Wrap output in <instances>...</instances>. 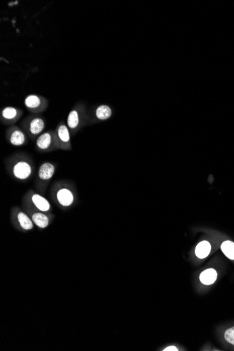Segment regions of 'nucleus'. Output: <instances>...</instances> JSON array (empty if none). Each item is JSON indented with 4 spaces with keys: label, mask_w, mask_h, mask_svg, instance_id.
Returning a JSON list of instances; mask_svg holds the SVG:
<instances>
[{
    "label": "nucleus",
    "mask_w": 234,
    "mask_h": 351,
    "mask_svg": "<svg viewBox=\"0 0 234 351\" xmlns=\"http://www.w3.org/2000/svg\"><path fill=\"white\" fill-rule=\"evenodd\" d=\"M7 171L10 176L19 181L29 180L33 174V161L26 154L17 153L6 161Z\"/></svg>",
    "instance_id": "1"
},
{
    "label": "nucleus",
    "mask_w": 234,
    "mask_h": 351,
    "mask_svg": "<svg viewBox=\"0 0 234 351\" xmlns=\"http://www.w3.org/2000/svg\"><path fill=\"white\" fill-rule=\"evenodd\" d=\"M89 119V114L85 104H76L72 110L69 112L67 119V126L71 135H76L80 129L87 125Z\"/></svg>",
    "instance_id": "2"
},
{
    "label": "nucleus",
    "mask_w": 234,
    "mask_h": 351,
    "mask_svg": "<svg viewBox=\"0 0 234 351\" xmlns=\"http://www.w3.org/2000/svg\"><path fill=\"white\" fill-rule=\"evenodd\" d=\"M46 128V121L43 116L39 114H31L23 120L21 128L33 141L44 132Z\"/></svg>",
    "instance_id": "3"
},
{
    "label": "nucleus",
    "mask_w": 234,
    "mask_h": 351,
    "mask_svg": "<svg viewBox=\"0 0 234 351\" xmlns=\"http://www.w3.org/2000/svg\"><path fill=\"white\" fill-rule=\"evenodd\" d=\"M35 146L37 151L42 153H47L59 150L55 130H47L41 134L36 139Z\"/></svg>",
    "instance_id": "4"
},
{
    "label": "nucleus",
    "mask_w": 234,
    "mask_h": 351,
    "mask_svg": "<svg viewBox=\"0 0 234 351\" xmlns=\"http://www.w3.org/2000/svg\"><path fill=\"white\" fill-rule=\"evenodd\" d=\"M55 190V198L57 201L62 207L71 206L74 201V193L72 187L65 182H58L54 186Z\"/></svg>",
    "instance_id": "5"
},
{
    "label": "nucleus",
    "mask_w": 234,
    "mask_h": 351,
    "mask_svg": "<svg viewBox=\"0 0 234 351\" xmlns=\"http://www.w3.org/2000/svg\"><path fill=\"white\" fill-rule=\"evenodd\" d=\"M24 105L31 114H39L44 112L49 107V101L45 97L40 95L31 94L26 96Z\"/></svg>",
    "instance_id": "6"
},
{
    "label": "nucleus",
    "mask_w": 234,
    "mask_h": 351,
    "mask_svg": "<svg viewBox=\"0 0 234 351\" xmlns=\"http://www.w3.org/2000/svg\"><path fill=\"white\" fill-rule=\"evenodd\" d=\"M55 136L58 142V149L64 151L72 150L71 133L68 127L63 121H60L55 129Z\"/></svg>",
    "instance_id": "7"
},
{
    "label": "nucleus",
    "mask_w": 234,
    "mask_h": 351,
    "mask_svg": "<svg viewBox=\"0 0 234 351\" xmlns=\"http://www.w3.org/2000/svg\"><path fill=\"white\" fill-rule=\"evenodd\" d=\"M55 173V166L51 162H44L39 166L36 184L39 188H46Z\"/></svg>",
    "instance_id": "8"
},
{
    "label": "nucleus",
    "mask_w": 234,
    "mask_h": 351,
    "mask_svg": "<svg viewBox=\"0 0 234 351\" xmlns=\"http://www.w3.org/2000/svg\"><path fill=\"white\" fill-rule=\"evenodd\" d=\"M5 137L7 142L13 146H23L28 143V136L24 130L14 125L7 128Z\"/></svg>",
    "instance_id": "9"
},
{
    "label": "nucleus",
    "mask_w": 234,
    "mask_h": 351,
    "mask_svg": "<svg viewBox=\"0 0 234 351\" xmlns=\"http://www.w3.org/2000/svg\"><path fill=\"white\" fill-rule=\"evenodd\" d=\"M23 112L17 107H5L0 112V121L5 126H14L21 117Z\"/></svg>",
    "instance_id": "10"
},
{
    "label": "nucleus",
    "mask_w": 234,
    "mask_h": 351,
    "mask_svg": "<svg viewBox=\"0 0 234 351\" xmlns=\"http://www.w3.org/2000/svg\"><path fill=\"white\" fill-rule=\"evenodd\" d=\"M29 193L30 201L34 206L36 207L40 212H49L51 208V205L45 197L42 196L39 193L34 192V191H30Z\"/></svg>",
    "instance_id": "11"
},
{
    "label": "nucleus",
    "mask_w": 234,
    "mask_h": 351,
    "mask_svg": "<svg viewBox=\"0 0 234 351\" xmlns=\"http://www.w3.org/2000/svg\"><path fill=\"white\" fill-rule=\"evenodd\" d=\"M17 221L19 223V227L23 230L30 231L34 228V223L31 218L26 214L23 211H19L15 215Z\"/></svg>",
    "instance_id": "12"
},
{
    "label": "nucleus",
    "mask_w": 234,
    "mask_h": 351,
    "mask_svg": "<svg viewBox=\"0 0 234 351\" xmlns=\"http://www.w3.org/2000/svg\"><path fill=\"white\" fill-rule=\"evenodd\" d=\"M31 219L34 224L40 229H45L50 224L49 217L43 212L34 213L31 215Z\"/></svg>",
    "instance_id": "13"
},
{
    "label": "nucleus",
    "mask_w": 234,
    "mask_h": 351,
    "mask_svg": "<svg viewBox=\"0 0 234 351\" xmlns=\"http://www.w3.org/2000/svg\"><path fill=\"white\" fill-rule=\"evenodd\" d=\"M217 273L213 268H208L205 271L202 272L200 275V280L202 284L210 286L213 284L217 280Z\"/></svg>",
    "instance_id": "14"
},
{
    "label": "nucleus",
    "mask_w": 234,
    "mask_h": 351,
    "mask_svg": "<svg viewBox=\"0 0 234 351\" xmlns=\"http://www.w3.org/2000/svg\"><path fill=\"white\" fill-rule=\"evenodd\" d=\"M112 111L110 107L106 105H102L98 106L94 112V116L99 121H105L108 119L112 116Z\"/></svg>",
    "instance_id": "15"
},
{
    "label": "nucleus",
    "mask_w": 234,
    "mask_h": 351,
    "mask_svg": "<svg viewBox=\"0 0 234 351\" xmlns=\"http://www.w3.org/2000/svg\"><path fill=\"white\" fill-rule=\"evenodd\" d=\"M211 250V245L208 241H202L198 243L195 250L196 255L200 259L208 257Z\"/></svg>",
    "instance_id": "16"
},
{
    "label": "nucleus",
    "mask_w": 234,
    "mask_h": 351,
    "mask_svg": "<svg viewBox=\"0 0 234 351\" xmlns=\"http://www.w3.org/2000/svg\"><path fill=\"white\" fill-rule=\"evenodd\" d=\"M221 249L228 259H234V243L233 242L224 241L221 245Z\"/></svg>",
    "instance_id": "17"
},
{
    "label": "nucleus",
    "mask_w": 234,
    "mask_h": 351,
    "mask_svg": "<svg viewBox=\"0 0 234 351\" xmlns=\"http://www.w3.org/2000/svg\"><path fill=\"white\" fill-rule=\"evenodd\" d=\"M224 338L228 343L234 345V327L228 329L225 332Z\"/></svg>",
    "instance_id": "18"
},
{
    "label": "nucleus",
    "mask_w": 234,
    "mask_h": 351,
    "mask_svg": "<svg viewBox=\"0 0 234 351\" xmlns=\"http://www.w3.org/2000/svg\"><path fill=\"white\" fill-rule=\"evenodd\" d=\"M164 351H178V349L176 348V346H173V345H171V346L167 347V348L164 349Z\"/></svg>",
    "instance_id": "19"
}]
</instances>
